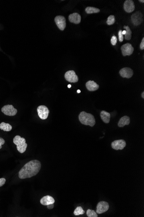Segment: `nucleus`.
Masks as SVG:
<instances>
[{
	"mask_svg": "<svg viewBox=\"0 0 144 217\" xmlns=\"http://www.w3.org/2000/svg\"><path fill=\"white\" fill-rule=\"evenodd\" d=\"M41 168V163L38 160H33L25 164L19 172L20 179H25L35 176Z\"/></svg>",
	"mask_w": 144,
	"mask_h": 217,
	"instance_id": "nucleus-1",
	"label": "nucleus"
},
{
	"mask_svg": "<svg viewBox=\"0 0 144 217\" xmlns=\"http://www.w3.org/2000/svg\"><path fill=\"white\" fill-rule=\"evenodd\" d=\"M79 118L80 122L84 125L93 127L95 124L94 116L92 114L86 113L85 111H82L80 113Z\"/></svg>",
	"mask_w": 144,
	"mask_h": 217,
	"instance_id": "nucleus-2",
	"label": "nucleus"
},
{
	"mask_svg": "<svg viewBox=\"0 0 144 217\" xmlns=\"http://www.w3.org/2000/svg\"><path fill=\"white\" fill-rule=\"evenodd\" d=\"M13 142L17 145V151L20 153H23L26 151L27 144L25 143L24 138H21L20 136L17 135L13 138Z\"/></svg>",
	"mask_w": 144,
	"mask_h": 217,
	"instance_id": "nucleus-3",
	"label": "nucleus"
},
{
	"mask_svg": "<svg viewBox=\"0 0 144 217\" xmlns=\"http://www.w3.org/2000/svg\"><path fill=\"white\" fill-rule=\"evenodd\" d=\"M37 112L39 117L42 120L46 119L49 114V110L48 108L45 105L39 106L37 108Z\"/></svg>",
	"mask_w": 144,
	"mask_h": 217,
	"instance_id": "nucleus-4",
	"label": "nucleus"
},
{
	"mask_svg": "<svg viewBox=\"0 0 144 217\" xmlns=\"http://www.w3.org/2000/svg\"><path fill=\"white\" fill-rule=\"evenodd\" d=\"M1 111L5 115L10 116L15 115L17 112V110L12 105H6L2 107Z\"/></svg>",
	"mask_w": 144,
	"mask_h": 217,
	"instance_id": "nucleus-5",
	"label": "nucleus"
},
{
	"mask_svg": "<svg viewBox=\"0 0 144 217\" xmlns=\"http://www.w3.org/2000/svg\"><path fill=\"white\" fill-rule=\"evenodd\" d=\"M131 21L135 26L140 24L143 21V15L140 12H137L134 13L131 16Z\"/></svg>",
	"mask_w": 144,
	"mask_h": 217,
	"instance_id": "nucleus-6",
	"label": "nucleus"
},
{
	"mask_svg": "<svg viewBox=\"0 0 144 217\" xmlns=\"http://www.w3.org/2000/svg\"><path fill=\"white\" fill-rule=\"evenodd\" d=\"M65 78L67 81L71 83L77 82L79 80L78 76L73 70H70L66 72L65 74Z\"/></svg>",
	"mask_w": 144,
	"mask_h": 217,
	"instance_id": "nucleus-7",
	"label": "nucleus"
},
{
	"mask_svg": "<svg viewBox=\"0 0 144 217\" xmlns=\"http://www.w3.org/2000/svg\"><path fill=\"white\" fill-rule=\"evenodd\" d=\"M121 50L122 53L123 55L125 56H130L133 54L134 49L132 45L129 43H127L122 46Z\"/></svg>",
	"mask_w": 144,
	"mask_h": 217,
	"instance_id": "nucleus-8",
	"label": "nucleus"
},
{
	"mask_svg": "<svg viewBox=\"0 0 144 217\" xmlns=\"http://www.w3.org/2000/svg\"><path fill=\"white\" fill-rule=\"evenodd\" d=\"M109 208V203L106 201H100L98 203L97 206L96 213L98 214L105 212Z\"/></svg>",
	"mask_w": 144,
	"mask_h": 217,
	"instance_id": "nucleus-9",
	"label": "nucleus"
},
{
	"mask_svg": "<svg viewBox=\"0 0 144 217\" xmlns=\"http://www.w3.org/2000/svg\"><path fill=\"white\" fill-rule=\"evenodd\" d=\"M54 20L59 29L61 31H64L66 26L65 18L64 16H58L55 17Z\"/></svg>",
	"mask_w": 144,
	"mask_h": 217,
	"instance_id": "nucleus-10",
	"label": "nucleus"
},
{
	"mask_svg": "<svg viewBox=\"0 0 144 217\" xmlns=\"http://www.w3.org/2000/svg\"><path fill=\"white\" fill-rule=\"evenodd\" d=\"M126 143L123 140H119L113 141L111 144L113 149L115 150H122L126 146Z\"/></svg>",
	"mask_w": 144,
	"mask_h": 217,
	"instance_id": "nucleus-11",
	"label": "nucleus"
},
{
	"mask_svg": "<svg viewBox=\"0 0 144 217\" xmlns=\"http://www.w3.org/2000/svg\"><path fill=\"white\" fill-rule=\"evenodd\" d=\"M119 73L121 76L123 78L127 79L131 78L133 75V70L130 68L128 67H125L122 68L120 70Z\"/></svg>",
	"mask_w": 144,
	"mask_h": 217,
	"instance_id": "nucleus-12",
	"label": "nucleus"
},
{
	"mask_svg": "<svg viewBox=\"0 0 144 217\" xmlns=\"http://www.w3.org/2000/svg\"><path fill=\"white\" fill-rule=\"evenodd\" d=\"M123 8L126 12H132L135 9L134 3L132 0H126L123 5Z\"/></svg>",
	"mask_w": 144,
	"mask_h": 217,
	"instance_id": "nucleus-13",
	"label": "nucleus"
},
{
	"mask_svg": "<svg viewBox=\"0 0 144 217\" xmlns=\"http://www.w3.org/2000/svg\"><path fill=\"white\" fill-rule=\"evenodd\" d=\"M69 21L71 23H74L75 24H79L80 23L81 20V17L79 14L74 13L72 14H70L69 16Z\"/></svg>",
	"mask_w": 144,
	"mask_h": 217,
	"instance_id": "nucleus-14",
	"label": "nucleus"
},
{
	"mask_svg": "<svg viewBox=\"0 0 144 217\" xmlns=\"http://www.w3.org/2000/svg\"><path fill=\"white\" fill-rule=\"evenodd\" d=\"M87 89L90 92L95 91L99 88V86L93 81H88L86 84Z\"/></svg>",
	"mask_w": 144,
	"mask_h": 217,
	"instance_id": "nucleus-15",
	"label": "nucleus"
},
{
	"mask_svg": "<svg viewBox=\"0 0 144 217\" xmlns=\"http://www.w3.org/2000/svg\"><path fill=\"white\" fill-rule=\"evenodd\" d=\"M55 202L54 199L50 195L44 196L41 199L40 203L43 205H48L51 204H54Z\"/></svg>",
	"mask_w": 144,
	"mask_h": 217,
	"instance_id": "nucleus-16",
	"label": "nucleus"
},
{
	"mask_svg": "<svg viewBox=\"0 0 144 217\" xmlns=\"http://www.w3.org/2000/svg\"><path fill=\"white\" fill-rule=\"evenodd\" d=\"M130 123V118L127 116H124L121 118L118 123V127H123L125 125H128Z\"/></svg>",
	"mask_w": 144,
	"mask_h": 217,
	"instance_id": "nucleus-17",
	"label": "nucleus"
},
{
	"mask_svg": "<svg viewBox=\"0 0 144 217\" xmlns=\"http://www.w3.org/2000/svg\"><path fill=\"white\" fill-rule=\"evenodd\" d=\"M100 116L102 121L105 123H108L110 122L111 119V114L105 111L100 112Z\"/></svg>",
	"mask_w": 144,
	"mask_h": 217,
	"instance_id": "nucleus-18",
	"label": "nucleus"
},
{
	"mask_svg": "<svg viewBox=\"0 0 144 217\" xmlns=\"http://www.w3.org/2000/svg\"><path fill=\"white\" fill-rule=\"evenodd\" d=\"M12 127L9 123L2 122L0 124V129L5 132H10L12 130Z\"/></svg>",
	"mask_w": 144,
	"mask_h": 217,
	"instance_id": "nucleus-19",
	"label": "nucleus"
},
{
	"mask_svg": "<svg viewBox=\"0 0 144 217\" xmlns=\"http://www.w3.org/2000/svg\"><path fill=\"white\" fill-rule=\"evenodd\" d=\"M124 29H126V33L125 35V39L126 40H130L132 37V31L131 29L127 26H124Z\"/></svg>",
	"mask_w": 144,
	"mask_h": 217,
	"instance_id": "nucleus-20",
	"label": "nucleus"
},
{
	"mask_svg": "<svg viewBox=\"0 0 144 217\" xmlns=\"http://www.w3.org/2000/svg\"><path fill=\"white\" fill-rule=\"evenodd\" d=\"M100 12V10L98 8L96 7H88L86 8V12L88 14H91L98 13Z\"/></svg>",
	"mask_w": 144,
	"mask_h": 217,
	"instance_id": "nucleus-21",
	"label": "nucleus"
},
{
	"mask_svg": "<svg viewBox=\"0 0 144 217\" xmlns=\"http://www.w3.org/2000/svg\"><path fill=\"white\" fill-rule=\"evenodd\" d=\"M85 213V211L83 210L82 208L80 206L77 207L74 212V214L75 215H79L83 214Z\"/></svg>",
	"mask_w": 144,
	"mask_h": 217,
	"instance_id": "nucleus-22",
	"label": "nucleus"
},
{
	"mask_svg": "<svg viewBox=\"0 0 144 217\" xmlns=\"http://www.w3.org/2000/svg\"><path fill=\"white\" fill-rule=\"evenodd\" d=\"M115 22V19L114 15H110L109 16V18H107V21H106V24L109 25H111L113 24Z\"/></svg>",
	"mask_w": 144,
	"mask_h": 217,
	"instance_id": "nucleus-23",
	"label": "nucleus"
},
{
	"mask_svg": "<svg viewBox=\"0 0 144 217\" xmlns=\"http://www.w3.org/2000/svg\"><path fill=\"white\" fill-rule=\"evenodd\" d=\"M86 213L88 217H98V216L96 212L91 209H88Z\"/></svg>",
	"mask_w": 144,
	"mask_h": 217,
	"instance_id": "nucleus-24",
	"label": "nucleus"
},
{
	"mask_svg": "<svg viewBox=\"0 0 144 217\" xmlns=\"http://www.w3.org/2000/svg\"><path fill=\"white\" fill-rule=\"evenodd\" d=\"M117 39L116 36H113L111 38V43L112 45L113 46H115L116 45L117 43Z\"/></svg>",
	"mask_w": 144,
	"mask_h": 217,
	"instance_id": "nucleus-25",
	"label": "nucleus"
},
{
	"mask_svg": "<svg viewBox=\"0 0 144 217\" xmlns=\"http://www.w3.org/2000/svg\"><path fill=\"white\" fill-rule=\"evenodd\" d=\"M122 31L121 30H120L119 33H118L119 40L121 42H123V39H124V37H123V35L122 33Z\"/></svg>",
	"mask_w": 144,
	"mask_h": 217,
	"instance_id": "nucleus-26",
	"label": "nucleus"
},
{
	"mask_svg": "<svg viewBox=\"0 0 144 217\" xmlns=\"http://www.w3.org/2000/svg\"><path fill=\"white\" fill-rule=\"evenodd\" d=\"M6 182V180L5 178H1L0 179V187L2 186Z\"/></svg>",
	"mask_w": 144,
	"mask_h": 217,
	"instance_id": "nucleus-27",
	"label": "nucleus"
},
{
	"mask_svg": "<svg viewBox=\"0 0 144 217\" xmlns=\"http://www.w3.org/2000/svg\"><path fill=\"white\" fill-rule=\"evenodd\" d=\"M5 143V140L2 138H0V149L2 148V145H4Z\"/></svg>",
	"mask_w": 144,
	"mask_h": 217,
	"instance_id": "nucleus-28",
	"label": "nucleus"
},
{
	"mask_svg": "<svg viewBox=\"0 0 144 217\" xmlns=\"http://www.w3.org/2000/svg\"><path fill=\"white\" fill-rule=\"evenodd\" d=\"M140 47L141 50H143L144 49V38H143L142 40H141Z\"/></svg>",
	"mask_w": 144,
	"mask_h": 217,
	"instance_id": "nucleus-29",
	"label": "nucleus"
},
{
	"mask_svg": "<svg viewBox=\"0 0 144 217\" xmlns=\"http://www.w3.org/2000/svg\"><path fill=\"white\" fill-rule=\"evenodd\" d=\"M47 206L48 208L49 209H52V208H53L54 207V204H50V205H48Z\"/></svg>",
	"mask_w": 144,
	"mask_h": 217,
	"instance_id": "nucleus-30",
	"label": "nucleus"
},
{
	"mask_svg": "<svg viewBox=\"0 0 144 217\" xmlns=\"http://www.w3.org/2000/svg\"><path fill=\"white\" fill-rule=\"evenodd\" d=\"M122 33L123 35H125L126 33V31H123L122 32Z\"/></svg>",
	"mask_w": 144,
	"mask_h": 217,
	"instance_id": "nucleus-31",
	"label": "nucleus"
},
{
	"mask_svg": "<svg viewBox=\"0 0 144 217\" xmlns=\"http://www.w3.org/2000/svg\"><path fill=\"white\" fill-rule=\"evenodd\" d=\"M141 97L142 98H144V92H142V94H141Z\"/></svg>",
	"mask_w": 144,
	"mask_h": 217,
	"instance_id": "nucleus-32",
	"label": "nucleus"
},
{
	"mask_svg": "<svg viewBox=\"0 0 144 217\" xmlns=\"http://www.w3.org/2000/svg\"><path fill=\"white\" fill-rule=\"evenodd\" d=\"M139 1H140V2H142V3H144V0H139Z\"/></svg>",
	"mask_w": 144,
	"mask_h": 217,
	"instance_id": "nucleus-33",
	"label": "nucleus"
},
{
	"mask_svg": "<svg viewBox=\"0 0 144 217\" xmlns=\"http://www.w3.org/2000/svg\"><path fill=\"white\" fill-rule=\"evenodd\" d=\"M71 87V85H70V84H69V85H68V88H69V89H70V88Z\"/></svg>",
	"mask_w": 144,
	"mask_h": 217,
	"instance_id": "nucleus-34",
	"label": "nucleus"
},
{
	"mask_svg": "<svg viewBox=\"0 0 144 217\" xmlns=\"http://www.w3.org/2000/svg\"><path fill=\"white\" fill-rule=\"evenodd\" d=\"M77 93H80L81 92V91L80 90H78L77 91Z\"/></svg>",
	"mask_w": 144,
	"mask_h": 217,
	"instance_id": "nucleus-35",
	"label": "nucleus"
}]
</instances>
